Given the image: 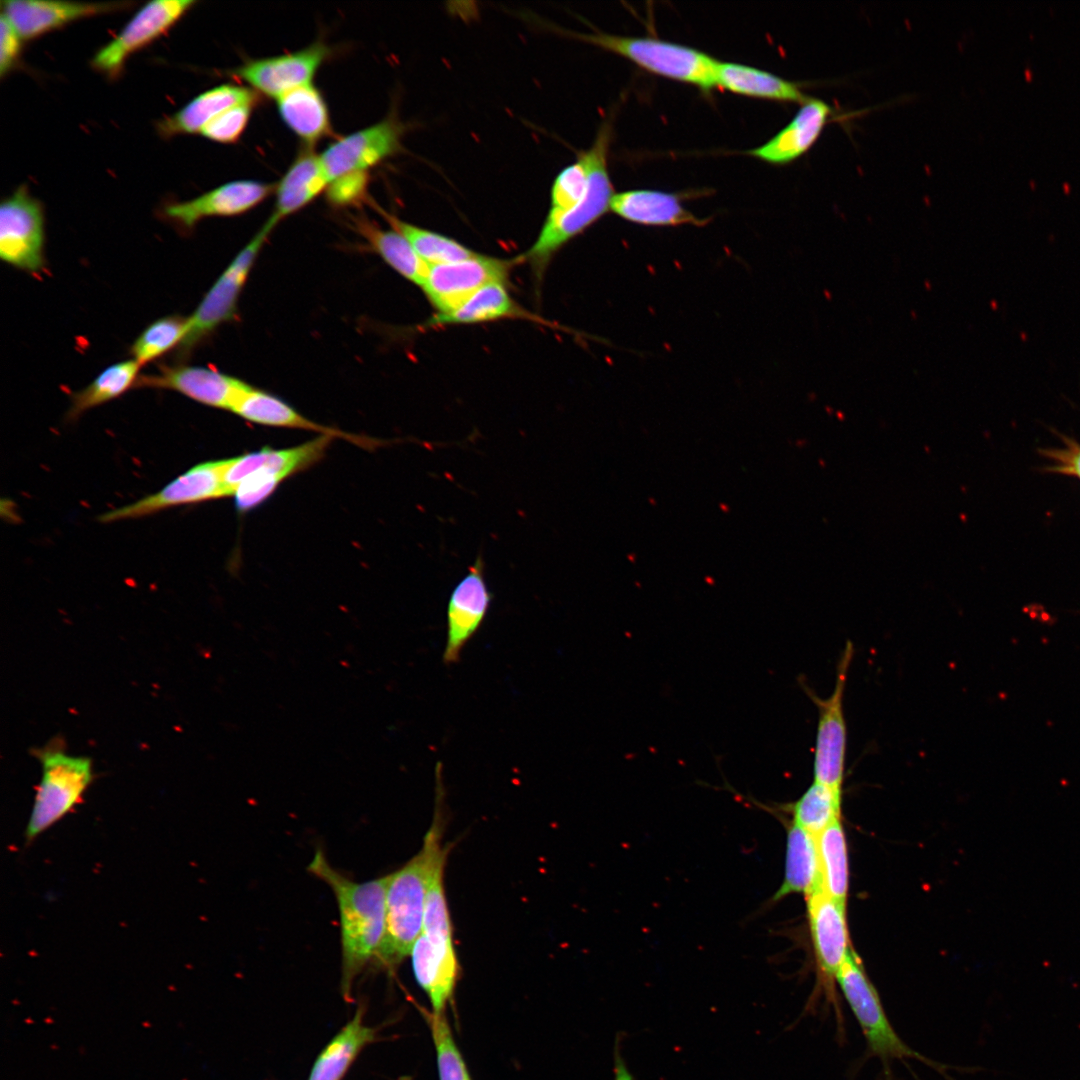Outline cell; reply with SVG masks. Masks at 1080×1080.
Wrapping results in <instances>:
<instances>
[{"mask_svg": "<svg viewBox=\"0 0 1080 1080\" xmlns=\"http://www.w3.org/2000/svg\"><path fill=\"white\" fill-rule=\"evenodd\" d=\"M439 806L421 850L405 865L389 874L386 894V929L376 959L393 968L402 962L422 933L426 898L435 874L444 869L447 848L442 845V783H438Z\"/></svg>", "mask_w": 1080, "mask_h": 1080, "instance_id": "6da1fadb", "label": "cell"}, {"mask_svg": "<svg viewBox=\"0 0 1080 1080\" xmlns=\"http://www.w3.org/2000/svg\"><path fill=\"white\" fill-rule=\"evenodd\" d=\"M308 871L332 890L340 916L344 995L368 962L376 958L386 929V894L389 874L365 882L350 880L334 869L321 849Z\"/></svg>", "mask_w": 1080, "mask_h": 1080, "instance_id": "7a4b0ae2", "label": "cell"}, {"mask_svg": "<svg viewBox=\"0 0 1080 1080\" xmlns=\"http://www.w3.org/2000/svg\"><path fill=\"white\" fill-rule=\"evenodd\" d=\"M611 138V122L604 121L590 148L579 153L588 171L589 187L586 197L570 210H549L536 241L525 254L518 257L521 262H528L536 276H542L560 248L610 210L615 194L608 171Z\"/></svg>", "mask_w": 1080, "mask_h": 1080, "instance_id": "3957f363", "label": "cell"}, {"mask_svg": "<svg viewBox=\"0 0 1080 1080\" xmlns=\"http://www.w3.org/2000/svg\"><path fill=\"white\" fill-rule=\"evenodd\" d=\"M555 30L622 56L655 75L694 85L703 91L716 87L718 60L698 49L650 37L620 36L599 31L580 33L561 28Z\"/></svg>", "mask_w": 1080, "mask_h": 1080, "instance_id": "277c9868", "label": "cell"}, {"mask_svg": "<svg viewBox=\"0 0 1080 1080\" xmlns=\"http://www.w3.org/2000/svg\"><path fill=\"white\" fill-rule=\"evenodd\" d=\"M36 755L42 773L25 828L27 842L35 840L72 812L94 777L89 757L68 754L55 745L39 749Z\"/></svg>", "mask_w": 1080, "mask_h": 1080, "instance_id": "5b68a950", "label": "cell"}, {"mask_svg": "<svg viewBox=\"0 0 1080 1080\" xmlns=\"http://www.w3.org/2000/svg\"><path fill=\"white\" fill-rule=\"evenodd\" d=\"M276 225L270 219L266 220L213 283L194 312L187 317L186 333L177 347L176 355L180 359L189 355L220 325L234 319L250 271Z\"/></svg>", "mask_w": 1080, "mask_h": 1080, "instance_id": "8992f818", "label": "cell"}, {"mask_svg": "<svg viewBox=\"0 0 1080 1080\" xmlns=\"http://www.w3.org/2000/svg\"><path fill=\"white\" fill-rule=\"evenodd\" d=\"M853 654V645L847 641L837 665L834 689L827 698L819 697L803 680H800L803 690L818 710L813 763L814 781L840 791H842L847 749L843 699Z\"/></svg>", "mask_w": 1080, "mask_h": 1080, "instance_id": "52a82bcc", "label": "cell"}, {"mask_svg": "<svg viewBox=\"0 0 1080 1080\" xmlns=\"http://www.w3.org/2000/svg\"><path fill=\"white\" fill-rule=\"evenodd\" d=\"M836 981L856 1017L869 1049L883 1060L916 1058L929 1062L908 1047L893 1029L858 956L851 951L840 968Z\"/></svg>", "mask_w": 1080, "mask_h": 1080, "instance_id": "ba28073f", "label": "cell"}, {"mask_svg": "<svg viewBox=\"0 0 1080 1080\" xmlns=\"http://www.w3.org/2000/svg\"><path fill=\"white\" fill-rule=\"evenodd\" d=\"M518 259L476 254L468 259L430 265L422 290L437 313L458 308L474 293L492 283L506 284Z\"/></svg>", "mask_w": 1080, "mask_h": 1080, "instance_id": "9c48e42d", "label": "cell"}, {"mask_svg": "<svg viewBox=\"0 0 1080 1080\" xmlns=\"http://www.w3.org/2000/svg\"><path fill=\"white\" fill-rule=\"evenodd\" d=\"M44 214L41 203L20 186L0 205V257L35 273L44 266Z\"/></svg>", "mask_w": 1080, "mask_h": 1080, "instance_id": "30bf717a", "label": "cell"}, {"mask_svg": "<svg viewBox=\"0 0 1080 1080\" xmlns=\"http://www.w3.org/2000/svg\"><path fill=\"white\" fill-rule=\"evenodd\" d=\"M406 130L407 125L395 114H390L380 122L331 143L319 154L328 184L348 173L368 172L399 153Z\"/></svg>", "mask_w": 1080, "mask_h": 1080, "instance_id": "8fae6325", "label": "cell"}, {"mask_svg": "<svg viewBox=\"0 0 1080 1080\" xmlns=\"http://www.w3.org/2000/svg\"><path fill=\"white\" fill-rule=\"evenodd\" d=\"M195 3V0H156L147 3L112 41L95 54L92 67L109 78L118 77L130 55L169 30Z\"/></svg>", "mask_w": 1080, "mask_h": 1080, "instance_id": "7c38bea8", "label": "cell"}, {"mask_svg": "<svg viewBox=\"0 0 1080 1080\" xmlns=\"http://www.w3.org/2000/svg\"><path fill=\"white\" fill-rule=\"evenodd\" d=\"M225 460L197 464L158 492L102 514L104 523L144 517L167 508L226 497Z\"/></svg>", "mask_w": 1080, "mask_h": 1080, "instance_id": "4fadbf2b", "label": "cell"}, {"mask_svg": "<svg viewBox=\"0 0 1080 1080\" xmlns=\"http://www.w3.org/2000/svg\"><path fill=\"white\" fill-rule=\"evenodd\" d=\"M330 54L323 41L282 55L247 60L232 74L251 89L278 99L298 87L311 84L313 77Z\"/></svg>", "mask_w": 1080, "mask_h": 1080, "instance_id": "5bb4252c", "label": "cell"}, {"mask_svg": "<svg viewBox=\"0 0 1080 1080\" xmlns=\"http://www.w3.org/2000/svg\"><path fill=\"white\" fill-rule=\"evenodd\" d=\"M491 599L484 578V562L479 555L449 597L447 639L443 652L446 665L458 662L463 648L485 619Z\"/></svg>", "mask_w": 1080, "mask_h": 1080, "instance_id": "9a60e30c", "label": "cell"}, {"mask_svg": "<svg viewBox=\"0 0 1080 1080\" xmlns=\"http://www.w3.org/2000/svg\"><path fill=\"white\" fill-rule=\"evenodd\" d=\"M136 384L173 390L204 405L229 411L250 387L243 380L215 369L184 364L162 367L157 374L139 377Z\"/></svg>", "mask_w": 1080, "mask_h": 1080, "instance_id": "2e32d148", "label": "cell"}, {"mask_svg": "<svg viewBox=\"0 0 1080 1080\" xmlns=\"http://www.w3.org/2000/svg\"><path fill=\"white\" fill-rule=\"evenodd\" d=\"M276 186L255 180H238L223 184L194 199L167 205L164 215L186 229L209 217H230L243 214L275 191Z\"/></svg>", "mask_w": 1080, "mask_h": 1080, "instance_id": "e0dca14e", "label": "cell"}, {"mask_svg": "<svg viewBox=\"0 0 1080 1080\" xmlns=\"http://www.w3.org/2000/svg\"><path fill=\"white\" fill-rule=\"evenodd\" d=\"M812 944L819 971L827 979L836 976L852 951L846 921V903L823 890L807 897Z\"/></svg>", "mask_w": 1080, "mask_h": 1080, "instance_id": "ac0fdd59", "label": "cell"}, {"mask_svg": "<svg viewBox=\"0 0 1080 1080\" xmlns=\"http://www.w3.org/2000/svg\"><path fill=\"white\" fill-rule=\"evenodd\" d=\"M333 438L328 435H320L313 440L292 448L273 449L264 447L257 451L226 459L223 482L227 495L232 496L240 482L257 471L268 472L286 479L297 472L307 469L324 456Z\"/></svg>", "mask_w": 1080, "mask_h": 1080, "instance_id": "d6986e66", "label": "cell"}, {"mask_svg": "<svg viewBox=\"0 0 1080 1080\" xmlns=\"http://www.w3.org/2000/svg\"><path fill=\"white\" fill-rule=\"evenodd\" d=\"M129 2L82 3L68 1L5 0L2 13L12 22L21 38L33 39L73 21L113 12Z\"/></svg>", "mask_w": 1080, "mask_h": 1080, "instance_id": "ffe728a7", "label": "cell"}, {"mask_svg": "<svg viewBox=\"0 0 1080 1080\" xmlns=\"http://www.w3.org/2000/svg\"><path fill=\"white\" fill-rule=\"evenodd\" d=\"M410 956L415 979L428 996L433 1011L444 1012L454 993L459 973L452 936L421 933Z\"/></svg>", "mask_w": 1080, "mask_h": 1080, "instance_id": "44dd1931", "label": "cell"}, {"mask_svg": "<svg viewBox=\"0 0 1080 1080\" xmlns=\"http://www.w3.org/2000/svg\"><path fill=\"white\" fill-rule=\"evenodd\" d=\"M832 114L833 108L828 103L811 97L776 135L745 154L773 165L789 164L813 147Z\"/></svg>", "mask_w": 1080, "mask_h": 1080, "instance_id": "7402d4cb", "label": "cell"}, {"mask_svg": "<svg viewBox=\"0 0 1080 1080\" xmlns=\"http://www.w3.org/2000/svg\"><path fill=\"white\" fill-rule=\"evenodd\" d=\"M231 412L256 424L311 430L320 433V435H328L334 438L340 437L365 448H373L381 444L378 440L368 439L315 423L298 413L281 398L251 385L237 400Z\"/></svg>", "mask_w": 1080, "mask_h": 1080, "instance_id": "603a6c76", "label": "cell"}, {"mask_svg": "<svg viewBox=\"0 0 1080 1080\" xmlns=\"http://www.w3.org/2000/svg\"><path fill=\"white\" fill-rule=\"evenodd\" d=\"M259 102L258 93L250 87L223 84L196 96L176 113L158 121L156 128L162 137L201 133L203 128L227 109L239 104Z\"/></svg>", "mask_w": 1080, "mask_h": 1080, "instance_id": "cb8c5ba5", "label": "cell"}, {"mask_svg": "<svg viewBox=\"0 0 1080 1080\" xmlns=\"http://www.w3.org/2000/svg\"><path fill=\"white\" fill-rule=\"evenodd\" d=\"M610 210L627 221L647 226H702L706 223L683 206L680 194L658 190L615 193Z\"/></svg>", "mask_w": 1080, "mask_h": 1080, "instance_id": "d4e9b609", "label": "cell"}, {"mask_svg": "<svg viewBox=\"0 0 1080 1080\" xmlns=\"http://www.w3.org/2000/svg\"><path fill=\"white\" fill-rule=\"evenodd\" d=\"M328 179L320 156L311 147L303 149L275 188V205L269 216L277 224L301 210L326 191Z\"/></svg>", "mask_w": 1080, "mask_h": 1080, "instance_id": "484cf974", "label": "cell"}, {"mask_svg": "<svg viewBox=\"0 0 1080 1080\" xmlns=\"http://www.w3.org/2000/svg\"><path fill=\"white\" fill-rule=\"evenodd\" d=\"M823 890L816 836L793 822L787 827L784 877L771 901L791 894L807 897Z\"/></svg>", "mask_w": 1080, "mask_h": 1080, "instance_id": "4316f807", "label": "cell"}, {"mask_svg": "<svg viewBox=\"0 0 1080 1080\" xmlns=\"http://www.w3.org/2000/svg\"><path fill=\"white\" fill-rule=\"evenodd\" d=\"M715 79L716 86L747 97L800 105L811 98L800 83L739 63L718 61Z\"/></svg>", "mask_w": 1080, "mask_h": 1080, "instance_id": "83f0119b", "label": "cell"}, {"mask_svg": "<svg viewBox=\"0 0 1080 1080\" xmlns=\"http://www.w3.org/2000/svg\"><path fill=\"white\" fill-rule=\"evenodd\" d=\"M276 101L284 123L308 147L331 133L327 104L312 83L291 90Z\"/></svg>", "mask_w": 1080, "mask_h": 1080, "instance_id": "f1b7e54d", "label": "cell"}, {"mask_svg": "<svg viewBox=\"0 0 1080 1080\" xmlns=\"http://www.w3.org/2000/svg\"><path fill=\"white\" fill-rule=\"evenodd\" d=\"M508 318L537 319L510 296L506 284L492 283L478 290L455 310L445 314L436 313L428 324H476Z\"/></svg>", "mask_w": 1080, "mask_h": 1080, "instance_id": "f546056e", "label": "cell"}, {"mask_svg": "<svg viewBox=\"0 0 1080 1080\" xmlns=\"http://www.w3.org/2000/svg\"><path fill=\"white\" fill-rule=\"evenodd\" d=\"M354 225L357 232L369 243L370 247L402 277L422 288L430 265L413 249L410 243L396 230H385L366 218H356Z\"/></svg>", "mask_w": 1080, "mask_h": 1080, "instance_id": "4dcf8cb0", "label": "cell"}, {"mask_svg": "<svg viewBox=\"0 0 1080 1080\" xmlns=\"http://www.w3.org/2000/svg\"><path fill=\"white\" fill-rule=\"evenodd\" d=\"M375 1038V1030L363 1022L358 1009L316 1059L308 1080H341L363 1047Z\"/></svg>", "mask_w": 1080, "mask_h": 1080, "instance_id": "1f68e13d", "label": "cell"}, {"mask_svg": "<svg viewBox=\"0 0 1080 1080\" xmlns=\"http://www.w3.org/2000/svg\"><path fill=\"white\" fill-rule=\"evenodd\" d=\"M140 367V363L130 359L105 368L87 386L72 394L67 417L73 420L87 410L125 393L136 385Z\"/></svg>", "mask_w": 1080, "mask_h": 1080, "instance_id": "d6a6232c", "label": "cell"}, {"mask_svg": "<svg viewBox=\"0 0 1080 1080\" xmlns=\"http://www.w3.org/2000/svg\"><path fill=\"white\" fill-rule=\"evenodd\" d=\"M373 207L429 265L460 261L477 254L455 239L404 221L375 203Z\"/></svg>", "mask_w": 1080, "mask_h": 1080, "instance_id": "836d02e7", "label": "cell"}, {"mask_svg": "<svg viewBox=\"0 0 1080 1080\" xmlns=\"http://www.w3.org/2000/svg\"><path fill=\"white\" fill-rule=\"evenodd\" d=\"M841 820L816 836L823 891L846 903L849 870L847 845Z\"/></svg>", "mask_w": 1080, "mask_h": 1080, "instance_id": "e575fe53", "label": "cell"}, {"mask_svg": "<svg viewBox=\"0 0 1080 1080\" xmlns=\"http://www.w3.org/2000/svg\"><path fill=\"white\" fill-rule=\"evenodd\" d=\"M842 791L813 781L793 803L784 806L794 824L817 836L832 823L840 820Z\"/></svg>", "mask_w": 1080, "mask_h": 1080, "instance_id": "d590c367", "label": "cell"}, {"mask_svg": "<svg viewBox=\"0 0 1080 1080\" xmlns=\"http://www.w3.org/2000/svg\"><path fill=\"white\" fill-rule=\"evenodd\" d=\"M187 329V318L169 315L149 324L132 343L130 352L140 365L178 347Z\"/></svg>", "mask_w": 1080, "mask_h": 1080, "instance_id": "8d00e7d4", "label": "cell"}, {"mask_svg": "<svg viewBox=\"0 0 1080 1080\" xmlns=\"http://www.w3.org/2000/svg\"><path fill=\"white\" fill-rule=\"evenodd\" d=\"M436 1052L439 1080H471L444 1012L426 1013Z\"/></svg>", "mask_w": 1080, "mask_h": 1080, "instance_id": "74e56055", "label": "cell"}, {"mask_svg": "<svg viewBox=\"0 0 1080 1080\" xmlns=\"http://www.w3.org/2000/svg\"><path fill=\"white\" fill-rule=\"evenodd\" d=\"M588 187L586 163L578 153L577 160L562 169L554 179L549 210L565 211L576 207L586 197Z\"/></svg>", "mask_w": 1080, "mask_h": 1080, "instance_id": "f35d334b", "label": "cell"}, {"mask_svg": "<svg viewBox=\"0 0 1080 1080\" xmlns=\"http://www.w3.org/2000/svg\"><path fill=\"white\" fill-rule=\"evenodd\" d=\"M256 105L245 103L233 106L219 114L201 131V135L218 143H234L245 131Z\"/></svg>", "mask_w": 1080, "mask_h": 1080, "instance_id": "ab89813d", "label": "cell"}, {"mask_svg": "<svg viewBox=\"0 0 1080 1080\" xmlns=\"http://www.w3.org/2000/svg\"><path fill=\"white\" fill-rule=\"evenodd\" d=\"M285 479L268 472L257 471L248 475L235 488L232 496L239 512H247L267 500Z\"/></svg>", "mask_w": 1080, "mask_h": 1080, "instance_id": "60d3db41", "label": "cell"}, {"mask_svg": "<svg viewBox=\"0 0 1080 1080\" xmlns=\"http://www.w3.org/2000/svg\"><path fill=\"white\" fill-rule=\"evenodd\" d=\"M368 185V172H352L329 182L325 193L335 207L358 206L368 201Z\"/></svg>", "mask_w": 1080, "mask_h": 1080, "instance_id": "b9f144b4", "label": "cell"}, {"mask_svg": "<svg viewBox=\"0 0 1080 1080\" xmlns=\"http://www.w3.org/2000/svg\"><path fill=\"white\" fill-rule=\"evenodd\" d=\"M23 39L12 22L1 13L0 19V75L4 77L16 65Z\"/></svg>", "mask_w": 1080, "mask_h": 1080, "instance_id": "7bdbcfd3", "label": "cell"}, {"mask_svg": "<svg viewBox=\"0 0 1080 1080\" xmlns=\"http://www.w3.org/2000/svg\"><path fill=\"white\" fill-rule=\"evenodd\" d=\"M1049 457L1055 461L1051 468L1053 471L1075 475L1080 478V447L1068 442L1067 449L1047 451Z\"/></svg>", "mask_w": 1080, "mask_h": 1080, "instance_id": "ee69618b", "label": "cell"}, {"mask_svg": "<svg viewBox=\"0 0 1080 1080\" xmlns=\"http://www.w3.org/2000/svg\"><path fill=\"white\" fill-rule=\"evenodd\" d=\"M614 1080H633L630 1071L618 1052H615Z\"/></svg>", "mask_w": 1080, "mask_h": 1080, "instance_id": "f6af8a7d", "label": "cell"}]
</instances>
